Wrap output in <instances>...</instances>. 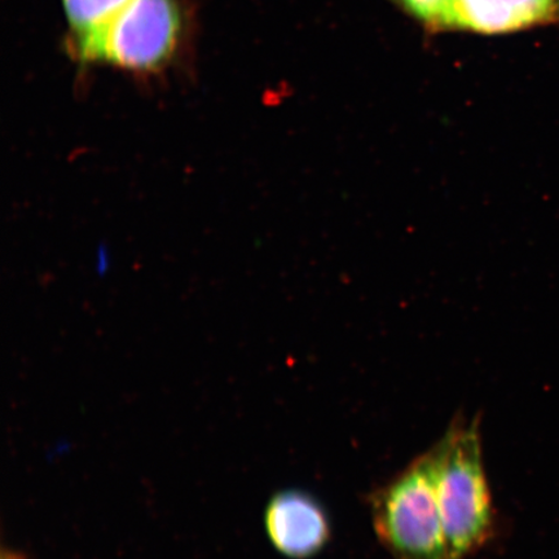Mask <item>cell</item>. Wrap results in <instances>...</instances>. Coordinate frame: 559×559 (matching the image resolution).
Instances as JSON below:
<instances>
[{"mask_svg":"<svg viewBox=\"0 0 559 559\" xmlns=\"http://www.w3.org/2000/svg\"><path fill=\"white\" fill-rule=\"evenodd\" d=\"M431 451L447 559H469L496 534V512L481 450L480 417H454Z\"/></svg>","mask_w":559,"mask_h":559,"instance_id":"6da1fadb","label":"cell"},{"mask_svg":"<svg viewBox=\"0 0 559 559\" xmlns=\"http://www.w3.org/2000/svg\"><path fill=\"white\" fill-rule=\"evenodd\" d=\"M373 530L393 559H447L435 456L416 457L369 496Z\"/></svg>","mask_w":559,"mask_h":559,"instance_id":"7a4b0ae2","label":"cell"},{"mask_svg":"<svg viewBox=\"0 0 559 559\" xmlns=\"http://www.w3.org/2000/svg\"><path fill=\"white\" fill-rule=\"evenodd\" d=\"M187 32V10L180 0H130L105 26L80 64L157 74L178 59Z\"/></svg>","mask_w":559,"mask_h":559,"instance_id":"3957f363","label":"cell"},{"mask_svg":"<svg viewBox=\"0 0 559 559\" xmlns=\"http://www.w3.org/2000/svg\"><path fill=\"white\" fill-rule=\"evenodd\" d=\"M264 528L272 547L289 559L317 557L332 540L330 514L302 489H284L272 496L264 510Z\"/></svg>","mask_w":559,"mask_h":559,"instance_id":"277c9868","label":"cell"},{"mask_svg":"<svg viewBox=\"0 0 559 559\" xmlns=\"http://www.w3.org/2000/svg\"><path fill=\"white\" fill-rule=\"evenodd\" d=\"M559 24V0H450L445 32L502 35Z\"/></svg>","mask_w":559,"mask_h":559,"instance_id":"5b68a950","label":"cell"},{"mask_svg":"<svg viewBox=\"0 0 559 559\" xmlns=\"http://www.w3.org/2000/svg\"><path fill=\"white\" fill-rule=\"evenodd\" d=\"M68 23V50L81 62L94 40L130 0H60Z\"/></svg>","mask_w":559,"mask_h":559,"instance_id":"8992f818","label":"cell"},{"mask_svg":"<svg viewBox=\"0 0 559 559\" xmlns=\"http://www.w3.org/2000/svg\"><path fill=\"white\" fill-rule=\"evenodd\" d=\"M426 32H445L450 0H389Z\"/></svg>","mask_w":559,"mask_h":559,"instance_id":"52a82bcc","label":"cell"}]
</instances>
